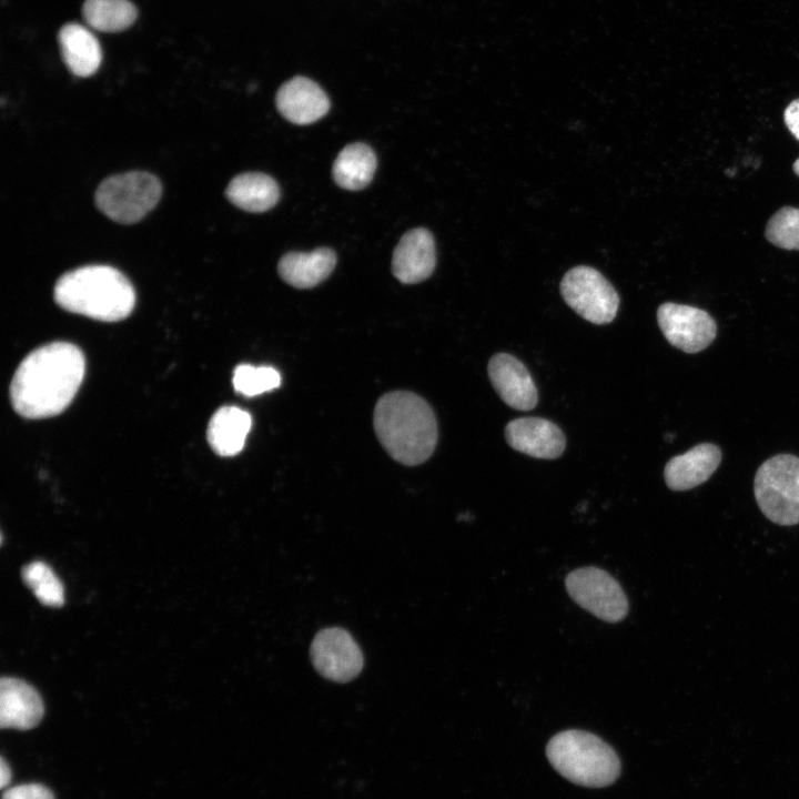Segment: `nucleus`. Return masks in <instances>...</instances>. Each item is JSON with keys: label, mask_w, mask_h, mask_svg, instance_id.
I'll return each instance as SVG.
<instances>
[{"label": "nucleus", "mask_w": 799, "mask_h": 799, "mask_svg": "<svg viewBox=\"0 0 799 799\" xmlns=\"http://www.w3.org/2000/svg\"><path fill=\"white\" fill-rule=\"evenodd\" d=\"M85 371L82 351L53 342L32 351L20 363L10 386L13 408L27 418L63 412L77 394Z\"/></svg>", "instance_id": "f257e3e1"}, {"label": "nucleus", "mask_w": 799, "mask_h": 799, "mask_svg": "<svg viewBox=\"0 0 799 799\" xmlns=\"http://www.w3.org/2000/svg\"><path fill=\"white\" fill-rule=\"evenodd\" d=\"M374 429L385 451L401 464H422L437 443L432 407L421 396L404 391L383 395L375 405Z\"/></svg>", "instance_id": "f03ea898"}, {"label": "nucleus", "mask_w": 799, "mask_h": 799, "mask_svg": "<svg viewBox=\"0 0 799 799\" xmlns=\"http://www.w3.org/2000/svg\"><path fill=\"white\" fill-rule=\"evenodd\" d=\"M54 300L69 312L114 322L131 314L135 293L119 270L109 265H85L59 277Z\"/></svg>", "instance_id": "7ed1b4c3"}, {"label": "nucleus", "mask_w": 799, "mask_h": 799, "mask_svg": "<svg viewBox=\"0 0 799 799\" xmlns=\"http://www.w3.org/2000/svg\"><path fill=\"white\" fill-rule=\"evenodd\" d=\"M552 767L570 782L603 788L620 775V760L615 750L598 736L578 729L554 735L546 746Z\"/></svg>", "instance_id": "20e7f679"}, {"label": "nucleus", "mask_w": 799, "mask_h": 799, "mask_svg": "<svg viewBox=\"0 0 799 799\" xmlns=\"http://www.w3.org/2000/svg\"><path fill=\"white\" fill-rule=\"evenodd\" d=\"M754 493L762 514L781 526L799 524V457L778 454L758 468Z\"/></svg>", "instance_id": "39448f33"}, {"label": "nucleus", "mask_w": 799, "mask_h": 799, "mask_svg": "<svg viewBox=\"0 0 799 799\" xmlns=\"http://www.w3.org/2000/svg\"><path fill=\"white\" fill-rule=\"evenodd\" d=\"M161 194L162 185L155 175L134 171L102 181L95 192V204L109 219L132 224L154 209Z\"/></svg>", "instance_id": "423d86ee"}, {"label": "nucleus", "mask_w": 799, "mask_h": 799, "mask_svg": "<svg viewBox=\"0 0 799 799\" xmlns=\"http://www.w3.org/2000/svg\"><path fill=\"white\" fill-rule=\"evenodd\" d=\"M563 299L578 315L594 324L610 323L619 307V296L597 270L576 266L560 282Z\"/></svg>", "instance_id": "0eeeda50"}, {"label": "nucleus", "mask_w": 799, "mask_h": 799, "mask_svg": "<svg viewBox=\"0 0 799 799\" xmlns=\"http://www.w3.org/2000/svg\"><path fill=\"white\" fill-rule=\"evenodd\" d=\"M569 596L584 609L608 623H617L628 613V600L619 583L597 567H583L566 577Z\"/></svg>", "instance_id": "6e6552de"}, {"label": "nucleus", "mask_w": 799, "mask_h": 799, "mask_svg": "<svg viewBox=\"0 0 799 799\" xmlns=\"http://www.w3.org/2000/svg\"><path fill=\"white\" fill-rule=\"evenodd\" d=\"M311 659L315 669L332 681L346 682L363 669V654L345 629L325 628L316 634L311 645Z\"/></svg>", "instance_id": "1a4fd4ad"}, {"label": "nucleus", "mask_w": 799, "mask_h": 799, "mask_svg": "<svg viewBox=\"0 0 799 799\" xmlns=\"http://www.w3.org/2000/svg\"><path fill=\"white\" fill-rule=\"evenodd\" d=\"M657 321L666 340L686 353L705 350L717 334L715 320L695 306L664 303L658 307Z\"/></svg>", "instance_id": "9d476101"}, {"label": "nucleus", "mask_w": 799, "mask_h": 799, "mask_svg": "<svg viewBox=\"0 0 799 799\" xmlns=\"http://www.w3.org/2000/svg\"><path fill=\"white\" fill-rule=\"evenodd\" d=\"M487 371L495 391L509 407L529 411L537 405L536 385L518 358L507 353L495 354Z\"/></svg>", "instance_id": "9b49d317"}, {"label": "nucleus", "mask_w": 799, "mask_h": 799, "mask_svg": "<svg viewBox=\"0 0 799 799\" xmlns=\"http://www.w3.org/2000/svg\"><path fill=\"white\" fill-rule=\"evenodd\" d=\"M505 438L514 449L536 458L559 457L566 446L562 429L540 417H522L505 427Z\"/></svg>", "instance_id": "f8f14e48"}, {"label": "nucleus", "mask_w": 799, "mask_h": 799, "mask_svg": "<svg viewBox=\"0 0 799 799\" xmlns=\"http://www.w3.org/2000/svg\"><path fill=\"white\" fill-rule=\"evenodd\" d=\"M279 112L295 124H310L323 118L330 109L324 90L313 80L294 77L284 82L276 92Z\"/></svg>", "instance_id": "ddd939ff"}, {"label": "nucleus", "mask_w": 799, "mask_h": 799, "mask_svg": "<svg viewBox=\"0 0 799 799\" xmlns=\"http://www.w3.org/2000/svg\"><path fill=\"white\" fill-rule=\"evenodd\" d=\"M435 264L433 235L419 227L406 232L400 240L393 253L392 270L398 281L412 284L427 279Z\"/></svg>", "instance_id": "4468645a"}, {"label": "nucleus", "mask_w": 799, "mask_h": 799, "mask_svg": "<svg viewBox=\"0 0 799 799\" xmlns=\"http://www.w3.org/2000/svg\"><path fill=\"white\" fill-rule=\"evenodd\" d=\"M43 702L28 682L3 677L0 682V726L20 730L31 729L42 719Z\"/></svg>", "instance_id": "2eb2a0df"}, {"label": "nucleus", "mask_w": 799, "mask_h": 799, "mask_svg": "<svg viewBox=\"0 0 799 799\" xmlns=\"http://www.w3.org/2000/svg\"><path fill=\"white\" fill-rule=\"evenodd\" d=\"M720 461L721 451L717 445L698 444L668 461L664 471L665 482L676 492L691 489L709 479Z\"/></svg>", "instance_id": "dca6fc26"}, {"label": "nucleus", "mask_w": 799, "mask_h": 799, "mask_svg": "<svg viewBox=\"0 0 799 799\" xmlns=\"http://www.w3.org/2000/svg\"><path fill=\"white\" fill-rule=\"evenodd\" d=\"M336 255L328 247L310 253L289 252L279 262L280 276L297 289H310L324 281L334 270Z\"/></svg>", "instance_id": "f3484780"}, {"label": "nucleus", "mask_w": 799, "mask_h": 799, "mask_svg": "<svg viewBox=\"0 0 799 799\" xmlns=\"http://www.w3.org/2000/svg\"><path fill=\"white\" fill-rule=\"evenodd\" d=\"M58 39L62 59L74 75L90 77L99 69L101 48L89 29L78 23H67L60 29Z\"/></svg>", "instance_id": "a211bd4d"}, {"label": "nucleus", "mask_w": 799, "mask_h": 799, "mask_svg": "<svg viewBox=\"0 0 799 799\" xmlns=\"http://www.w3.org/2000/svg\"><path fill=\"white\" fill-rule=\"evenodd\" d=\"M250 414L236 406L220 407L211 417L206 437L212 449L224 457L240 453L251 429Z\"/></svg>", "instance_id": "6ab92c4d"}, {"label": "nucleus", "mask_w": 799, "mask_h": 799, "mask_svg": "<svg viewBox=\"0 0 799 799\" xmlns=\"http://www.w3.org/2000/svg\"><path fill=\"white\" fill-rule=\"evenodd\" d=\"M226 198L237 208L249 212H264L273 208L280 198L277 183L260 172L236 175L227 185Z\"/></svg>", "instance_id": "aec40b11"}, {"label": "nucleus", "mask_w": 799, "mask_h": 799, "mask_svg": "<svg viewBox=\"0 0 799 799\" xmlns=\"http://www.w3.org/2000/svg\"><path fill=\"white\" fill-rule=\"evenodd\" d=\"M376 155L364 143H351L337 155L333 164V178L337 185L346 190L365 188L374 175Z\"/></svg>", "instance_id": "412c9836"}, {"label": "nucleus", "mask_w": 799, "mask_h": 799, "mask_svg": "<svg viewBox=\"0 0 799 799\" xmlns=\"http://www.w3.org/2000/svg\"><path fill=\"white\" fill-rule=\"evenodd\" d=\"M82 13L87 23L102 32H119L129 28L138 11L129 0H85Z\"/></svg>", "instance_id": "4be33fe9"}, {"label": "nucleus", "mask_w": 799, "mask_h": 799, "mask_svg": "<svg viewBox=\"0 0 799 799\" xmlns=\"http://www.w3.org/2000/svg\"><path fill=\"white\" fill-rule=\"evenodd\" d=\"M22 578L43 605L51 607L63 605V585L45 563L37 560L28 564L22 570Z\"/></svg>", "instance_id": "5701e85b"}, {"label": "nucleus", "mask_w": 799, "mask_h": 799, "mask_svg": "<svg viewBox=\"0 0 799 799\" xmlns=\"http://www.w3.org/2000/svg\"><path fill=\"white\" fill-rule=\"evenodd\" d=\"M281 384L280 373L271 366L240 364L233 373V386L244 396H256L272 391Z\"/></svg>", "instance_id": "b1692460"}, {"label": "nucleus", "mask_w": 799, "mask_h": 799, "mask_svg": "<svg viewBox=\"0 0 799 799\" xmlns=\"http://www.w3.org/2000/svg\"><path fill=\"white\" fill-rule=\"evenodd\" d=\"M766 237L776 246L799 250V209L785 206L777 211L766 226Z\"/></svg>", "instance_id": "393cba45"}, {"label": "nucleus", "mask_w": 799, "mask_h": 799, "mask_svg": "<svg viewBox=\"0 0 799 799\" xmlns=\"http://www.w3.org/2000/svg\"><path fill=\"white\" fill-rule=\"evenodd\" d=\"M2 799H54V797L47 787L40 783H27L7 789Z\"/></svg>", "instance_id": "a878e982"}, {"label": "nucleus", "mask_w": 799, "mask_h": 799, "mask_svg": "<svg viewBox=\"0 0 799 799\" xmlns=\"http://www.w3.org/2000/svg\"><path fill=\"white\" fill-rule=\"evenodd\" d=\"M783 120L790 133L799 141V99L786 108Z\"/></svg>", "instance_id": "bb28decb"}, {"label": "nucleus", "mask_w": 799, "mask_h": 799, "mask_svg": "<svg viewBox=\"0 0 799 799\" xmlns=\"http://www.w3.org/2000/svg\"><path fill=\"white\" fill-rule=\"evenodd\" d=\"M11 779L10 768L3 757L0 759V787L4 788Z\"/></svg>", "instance_id": "cd10ccee"}, {"label": "nucleus", "mask_w": 799, "mask_h": 799, "mask_svg": "<svg viewBox=\"0 0 799 799\" xmlns=\"http://www.w3.org/2000/svg\"><path fill=\"white\" fill-rule=\"evenodd\" d=\"M792 168H793L795 173L797 175H799V159L796 160Z\"/></svg>", "instance_id": "c85d7f7f"}]
</instances>
